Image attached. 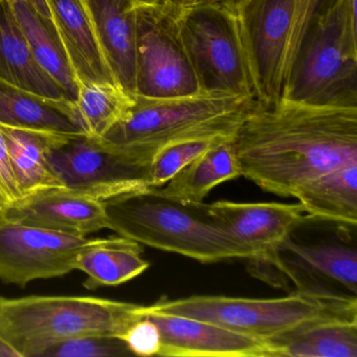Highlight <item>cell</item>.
Wrapping results in <instances>:
<instances>
[{
  "label": "cell",
  "instance_id": "484cf974",
  "mask_svg": "<svg viewBox=\"0 0 357 357\" xmlns=\"http://www.w3.org/2000/svg\"><path fill=\"white\" fill-rule=\"evenodd\" d=\"M135 102L120 86L108 83L80 84L76 105L87 135L103 137Z\"/></svg>",
  "mask_w": 357,
  "mask_h": 357
},
{
  "label": "cell",
  "instance_id": "5b68a950",
  "mask_svg": "<svg viewBox=\"0 0 357 357\" xmlns=\"http://www.w3.org/2000/svg\"><path fill=\"white\" fill-rule=\"evenodd\" d=\"M143 305L93 296H0V336L22 357H39L58 342L86 335L121 337Z\"/></svg>",
  "mask_w": 357,
  "mask_h": 357
},
{
  "label": "cell",
  "instance_id": "52a82bcc",
  "mask_svg": "<svg viewBox=\"0 0 357 357\" xmlns=\"http://www.w3.org/2000/svg\"><path fill=\"white\" fill-rule=\"evenodd\" d=\"M357 0H340L308 35L282 97L326 107L357 108Z\"/></svg>",
  "mask_w": 357,
  "mask_h": 357
},
{
  "label": "cell",
  "instance_id": "d6a6232c",
  "mask_svg": "<svg viewBox=\"0 0 357 357\" xmlns=\"http://www.w3.org/2000/svg\"><path fill=\"white\" fill-rule=\"evenodd\" d=\"M29 3H32L37 10L43 15L51 17V12H50L49 6H47V0H28Z\"/></svg>",
  "mask_w": 357,
  "mask_h": 357
},
{
  "label": "cell",
  "instance_id": "1f68e13d",
  "mask_svg": "<svg viewBox=\"0 0 357 357\" xmlns=\"http://www.w3.org/2000/svg\"><path fill=\"white\" fill-rule=\"evenodd\" d=\"M0 357H22L20 352L0 336Z\"/></svg>",
  "mask_w": 357,
  "mask_h": 357
},
{
  "label": "cell",
  "instance_id": "30bf717a",
  "mask_svg": "<svg viewBox=\"0 0 357 357\" xmlns=\"http://www.w3.org/2000/svg\"><path fill=\"white\" fill-rule=\"evenodd\" d=\"M64 188L96 199L149 187L151 162L89 135H55L47 154Z\"/></svg>",
  "mask_w": 357,
  "mask_h": 357
},
{
  "label": "cell",
  "instance_id": "83f0119b",
  "mask_svg": "<svg viewBox=\"0 0 357 357\" xmlns=\"http://www.w3.org/2000/svg\"><path fill=\"white\" fill-rule=\"evenodd\" d=\"M133 355L122 338L86 335L53 344L39 357H121Z\"/></svg>",
  "mask_w": 357,
  "mask_h": 357
},
{
  "label": "cell",
  "instance_id": "4dcf8cb0",
  "mask_svg": "<svg viewBox=\"0 0 357 357\" xmlns=\"http://www.w3.org/2000/svg\"><path fill=\"white\" fill-rule=\"evenodd\" d=\"M248 1L250 0H220L223 7L227 8L229 11L237 16Z\"/></svg>",
  "mask_w": 357,
  "mask_h": 357
},
{
  "label": "cell",
  "instance_id": "3957f363",
  "mask_svg": "<svg viewBox=\"0 0 357 357\" xmlns=\"http://www.w3.org/2000/svg\"><path fill=\"white\" fill-rule=\"evenodd\" d=\"M107 229L119 236L202 263L248 260L250 252L227 236L208 212L145 187L103 200Z\"/></svg>",
  "mask_w": 357,
  "mask_h": 357
},
{
  "label": "cell",
  "instance_id": "8992f818",
  "mask_svg": "<svg viewBox=\"0 0 357 357\" xmlns=\"http://www.w3.org/2000/svg\"><path fill=\"white\" fill-rule=\"evenodd\" d=\"M340 0H250L238 14L257 103L281 99L305 39Z\"/></svg>",
  "mask_w": 357,
  "mask_h": 357
},
{
  "label": "cell",
  "instance_id": "603a6c76",
  "mask_svg": "<svg viewBox=\"0 0 357 357\" xmlns=\"http://www.w3.org/2000/svg\"><path fill=\"white\" fill-rule=\"evenodd\" d=\"M10 162L22 197L41 190L64 188L47 154L55 133L1 126Z\"/></svg>",
  "mask_w": 357,
  "mask_h": 357
},
{
  "label": "cell",
  "instance_id": "f546056e",
  "mask_svg": "<svg viewBox=\"0 0 357 357\" xmlns=\"http://www.w3.org/2000/svg\"><path fill=\"white\" fill-rule=\"evenodd\" d=\"M20 198L22 195L14 176L5 137L0 130V222L6 221L10 208Z\"/></svg>",
  "mask_w": 357,
  "mask_h": 357
},
{
  "label": "cell",
  "instance_id": "ac0fdd59",
  "mask_svg": "<svg viewBox=\"0 0 357 357\" xmlns=\"http://www.w3.org/2000/svg\"><path fill=\"white\" fill-rule=\"evenodd\" d=\"M80 84H116L82 0H47Z\"/></svg>",
  "mask_w": 357,
  "mask_h": 357
},
{
  "label": "cell",
  "instance_id": "4316f807",
  "mask_svg": "<svg viewBox=\"0 0 357 357\" xmlns=\"http://www.w3.org/2000/svg\"><path fill=\"white\" fill-rule=\"evenodd\" d=\"M219 139H222L179 142L158 150L150 165L149 187H164Z\"/></svg>",
  "mask_w": 357,
  "mask_h": 357
},
{
  "label": "cell",
  "instance_id": "ffe728a7",
  "mask_svg": "<svg viewBox=\"0 0 357 357\" xmlns=\"http://www.w3.org/2000/svg\"><path fill=\"white\" fill-rule=\"evenodd\" d=\"M33 55L41 68L76 103L80 82L70 63L59 32L52 17L43 15L28 0H9Z\"/></svg>",
  "mask_w": 357,
  "mask_h": 357
},
{
  "label": "cell",
  "instance_id": "9c48e42d",
  "mask_svg": "<svg viewBox=\"0 0 357 357\" xmlns=\"http://www.w3.org/2000/svg\"><path fill=\"white\" fill-rule=\"evenodd\" d=\"M177 22L202 95L256 99L237 15L199 0L179 8Z\"/></svg>",
  "mask_w": 357,
  "mask_h": 357
},
{
  "label": "cell",
  "instance_id": "cb8c5ba5",
  "mask_svg": "<svg viewBox=\"0 0 357 357\" xmlns=\"http://www.w3.org/2000/svg\"><path fill=\"white\" fill-rule=\"evenodd\" d=\"M148 267L142 244L122 236L105 238L100 245L82 252L77 262V269L86 273L83 285L89 290L126 283Z\"/></svg>",
  "mask_w": 357,
  "mask_h": 357
},
{
  "label": "cell",
  "instance_id": "7402d4cb",
  "mask_svg": "<svg viewBox=\"0 0 357 357\" xmlns=\"http://www.w3.org/2000/svg\"><path fill=\"white\" fill-rule=\"evenodd\" d=\"M239 176L241 170L231 139H222L213 144L160 189L176 199L202 204L215 187Z\"/></svg>",
  "mask_w": 357,
  "mask_h": 357
},
{
  "label": "cell",
  "instance_id": "836d02e7",
  "mask_svg": "<svg viewBox=\"0 0 357 357\" xmlns=\"http://www.w3.org/2000/svg\"><path fill=\"white\" fill-rule=\"evenodd\" d=\"M197 1H199V0H164V3L173 6V7L183 8L192 5V3H197Z\"/></svg>",
  "mask_w": 357,
  "mask_h": 357
},
{
  "label": "cell",
  "instance_id": "e0dca14e",
  "mask_svg": "<svg viewBox=\"0 0 357 357\" xmlns=\"http://www.w3.org/2000/svg\"><path fill=\"white\" fill-rule=\"evenodd\" d=\"M0 125L55 135H87L76 103L51 99L0 81Z\"/></svg>",
  "mask_w": 357,
  "mask_h": 357
},
{
  "label": "cell",
  "instance_id": "2e32d148",
  "mask_svg": "<svg viewBox=\"0 0 357 357\" xmlns=\"http://www.w3.org/2000/svg\"><path fill=\"white\" fill-rule=\"evenodd\" d=\"M116 85L135 96L137 0H82Z\"/></svg>",
  "mask_w": 357,
  "mask_h": 357
},
{
  "label": "cell",
  "instance_id": "f1b7e54d",
  "mask_svg": "<svg viewBox=\"0 0 357 357\" xmlns=\"http://www.w3.org/2000/svg\"><path fill=\"white\" fill-rule=\"evenodd\" d=\"M120 338L126 342L133 355L152 356L160 351V329L148 317L135 321Z\"/></svg>",
  "mask_w": 357,
  "mask_h": 357
},
{
  "label": "cell",
  "instance_id": "6da1fadb",
  "mask_svg": "<svg viewBox=\"0 0 357 357\" xmlns=\"http://www.w3.org/2000/svg\"><path fill=\"white\" fill-rule=\"evenodd\" d=\"M241 176L296 198L332 171L357 165V108L278 100L256 104L231 139Z\"/></svg>",
  "mask_w": 357,
  "mask_h": 357
},
{
  "label": "cell",
  "instance_id": "7a4b0ae2",
  "mask_svg": "<svg viewBox=\"0 0 357 357\" xmlns=\"http://www.w3.org/2000/svg\"><path fill=\"white\" fill-rule=\"evenodd\" d=\"M248 271L273 287L324 300L357 302V225L304 214Z\"/></svg>",
  "mask_w": 357,
  "mask_h": 357
},
{
  "label": "cell",
  "instance_id": "7c38bea8",
  "mask_svg": "<svg viewBox=\"0 0 357 357\" xmlns=\"http://www.w3.org/2000/svg\"><path fill=\"white\" fill-rule=\"evenodd\" d=\"M105 238L66 235L22 223L0 222V281L26 287L35 280L76 271L79 257Z\"/></svg>",
  "mask_w": 357,
  "mask_h": 357
},
{
  "label": "cell",
  "instance_id": "4fadbf2b",
  "mask_svg": "<svg viewBox=\"0 0 357 357\" xmlns=\"http://www.w3.org/2000/svg\"><path fill=\"white\" fill-rule=\"evenodd\" d=\"M160 329V356L273 357L266 342L216 324L166 313L142 312Z\"/></svg>",
  "mask_w": 357,
  "mask_h": 357
},
{
  "label": "cell",
  "instance_id": "8fae6325",
  "mask_svg": "<svg viewBox=\"0 0 357 357\" xmlns=\"http://www.w3.org/2000/svg\"><path fill=\"white\" fill-rule=\"evenodd\" d=\"M179 8H137L135 96L152 99L202 95L179 32Z\"/></svg>",
  "mask_w": 357,
  "mask_h": 357
},
{
  "label": "cell",
  "instance_id": "e575fe53",
  "mask_svg": "<svg viewBox=\"0 0 357 357\" xmlns=\"http://www.w3.org/2000/svg\"><path fill=\"white\" fill-rule=\"evenodd\" d=\"M142 5H162L164 0H137Z\"/></svg>",
  "mask_w": 357,
  "mask_h": 357
},
{
  "label": "cell",
  "instance_id": "277c9868",
  "mask_svg": "<svg viewBox=\"0 0 357 357\" xmlns=\"http://www.w3.org/2000/svg\"><path fill=\"white\" fill-rule=\"evenodd\" d=\"M256 104L252 97L135 96L128 112L102 139L152 162L158 150L171 144L231 139Z\"/></svg>",
  "mask_w": 357,
  "mask_h": 357
},
{
  "label": "cell",
  "instance_id": "ba28073f",
  "mask_svg": "<svg viewBox=\"0 0 357 357\" xmlns=\"http://www.w3.org/2000/svg\"><path fill=\"white\" fill-rule=\"evenodd\" d=\"M142 312L200 319L268 342L313 321L356 317L357 302L324 300L298 292L277 298L193 296L174 300L162 298L149 306H142Z\"/></svg>",
  "mask_w": 357,
  "mask_h": 357
},
{
  "label": "cell",
  "instance_id": "d4e9b609",
  "mask_svg": "<svg viewBox=\"0 0 357 357\" xmlns=\"http://www.w3.org/2000/svg\"><path fill=\"white\" fill-rule=\"evenodd\" d=\"M296 199L306 214L357 225V165L328 173Z\"/></svg>",
  "mask_w": 357,
  "mask_h": 357
},
{
  "label": "cell",
  "instance_id": "9a60e30c",
  "mask_svg": "<svg viewBox=\"0 0 357 357\" xmlns=\"http://www.w3.org/2000/svg\"><path fill=\"white\" fill-rule=\"evenodd\" d=\"M208 212L227 236L258 258L284 239L304 214L300 204L218 202L208 204Z\"/></svg>",
  "mask_w": 357,
  "mask_h": 357
},
{
  "label": "cell",
  "instance_id": "d6986e66",
  "mask_svg": "<svg viewBox=\"0 0 357 357\" xmlns=\"http://www.w3.org/2000/svg\"><path fill=\"white\" fill-rule=\"evenodd\" d=\"M0 81L43 97L68 100L33 55L9 0H0Z\"/></svg>",
  "mask_w": 357,
  "mask_h": 357
},
{
  "label": "cell",
  "instance_id": "44dd1931",
  "mask_svg": "<svg viewBox=\"0 0 357 357\" xmlns=\"http://www.w3.org/2000/svg\"><path fill=\"white\" fill-rule=\"evenodd\" d=\"M267 344L273 357H357V317L306 324Z\"/></svg>",
  "mask_w": 357,
  "mask_h": 357
},
{
  "label": "cell",
  "instance_id": "5bb4252c",
  "mask_svg": "<svg viewBox=\"0 0 357 357\" xmlns=\"http://www.w3.org/2000/svg\"><path fill=\"white\" fill-rule=\"evenodd\" d=\"M6 221L77 237L107 229L103 202L66 188L41 190L20 198Z\"/></svg>",
  "mask_w": 357,
  "mask_h": 357
}]
</instances>
